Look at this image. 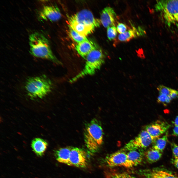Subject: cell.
I'll return each mask as SVG.
<instances>
[{"mask_svg": "<svg viewBox=\"0 0 178 178\" xmlns=\"http://www.w3.org/2000/svg\"><path fill=\"white\" fill-rule=\"evenodd\" d=\"M142 149H137L129 151L127 153L128 158L133 166L140 164L142 161L144 153Z\"/></svg>", "mask_w": 178, "mask_h": 178, "instance_id": "19", "label": "cell"}, {"mask_svg": "<svg viewBox=\"0 0 178 178\" xmlns=\"http://www.w3.org/2000/svg\"><path fill=\"white\" fill-rule=\"evenodd\" d=\"M146 178H178V177L168 171L154 169L144 172Z\"/></svg>", "mask_w": 178, "mask_h": 178, "instance_id": "16", "label": "cell"}, {"mask_svg": "<svg viewBox=\"0 0 178 178\" xmlns=\"http://www.w3.org/2000/svg\"><path fill=\"white\" fill-rule=\"evenodd\" d=\"M97 45L88 39L77 44L75 48L78 54L82 57L85 59L87 56Z\"/></svg>", "mask_w": 178, "mask_h": 178, "instance_id": "14", "label": "cell"}, {"mask_svg": "<svg viewBox=\"0 0 178 178\" xmlns=\"http://www.w3.org/2000/svg\"><path fill=\"white\" fill-rule=\"evenodd\" d=\"M174 162L175 165L178 169V158L174 159Z\"/></svg>", "mask_w": 178, "mask_h": 178, "instance_id": "32", "label": "cell"}, {"mask_svg": "<svg viewBox=\"0 0 178 178\" xmlns=\"http://www.w3.org/2000/svg\"><path fill=\"white\" fill-rule=\"evenodd\" d=\"M72 148L71 147H67L56 150L54 155L56 160L59 162L69 166V156Z\"/></svg>", "mask_w": 178, "mask_h": 178, "instance_id": "18", "label": "cell"}, {"mask_svg": "<svg viewBox=\"0 0 178 178\" xmlns=\"http://www.w3.org/2000/svg\"><path fill=\"white\" fill-rule=\"evenodd\" d=\"M155 7L168 26L178 22V0H157Z\"/></svg>", "mask_w": 178, "mask_h": 178, "instance_id": "5", "label": "cell"}, {"mask_svg": "<svg viewBox=\"0 0 178 178\" xmlns=\"http://www.w3.org/2000/svg\"><path fill=\"white\" fill-rule=\"evenodd\" d=\"M171 146L174 159L178 158V145L172 142L171 144Z\"/></svg>", "mask_w": 178, "mask_h": 178, "instance_id": "26", "label": "cell"}, {"mask_svg": "<svg viewBox=\"0 0 178 178\" xmlns=\"http://www.w3.org/2000/svg\"><path fill=\"white\" fill-rule=\"evenodd\" d=\"M171 89V88L162 85H159L157 88L159 94H164L167 96L170 95Z\"/></svg>", "mask_w": 178, "mask_h": 178, "instance_id": "25", "label": "cell"}, {"mask_svg": "<svg viewBox=\"0 0 178 178\" xmlns=\"http://www.w3.org/2000/svg\"><path fill=\"white\" fill-rule=\"evenodd\" d=\"M116 14L112 8L107 7L102 11L100 14V21L105 28L114 26Z\"/></svg>", "mask_w": 178, "mask_h": 178, "instance_id": "12", "label": "cell"}, {"mask_svg": "<svg viewBox=\"0 0 178 178\" xmlns=\"http://www.w3.org/2000/svg\"><path fill=\"white\" fill-rule=\"evenodd\" d=\"M154 139L145 130H143L134 138L130 141L125 147V151H130L145 149L152 143Z\"/></svg>", "mask_w": 178, "mask_h": 178, "instance_id": "6", "label": "cell"}, {"mask_svg": "<svg viewBox=\"0 0 178 178\" xmlns=\"http://www.w3.org/2000/svg\"><path fill=\"white\" fill-rule=\"evenodd\" d=\"M70 165L84 168L87 166L88 159L86 152L83 149L78 147H72L69 158Z\"/></svg>", "mask_w": 178, "mask_h": 178, "instance_id": "9", "label": "cell"}, {"mask_svg": "<svg viewBox=\"0 0 178 178\" xmlns=\"http://www.w3.org/2000/svg\"><path fill=\"white\" fill-rule=\"evenodd\" d=\"M40 15L44 19L53 22L59 20L62 16L59 8L55 5L44 6L40 12Z\"/></svg>", "mask_w": 178, "mask_h": 178, "instance_id": "11", "label": "cell"}, {"mask_svg": "<svg viewBox=\"0 0 178 178\" xmlns=\"http://www.w3.org/2000/svg\"><path fill=\"white\" fill-rule=\"evenodd\" d=\"M170 127V125L166 122L157 120L147 126L145 130L154 139L166 133Z\"/></svg>", "mask_w": 178, "mask_h": 178, "instance_id": "10", "label": "cell"}, {"mask_svg": "<svg viewBox=\"0 0 178 178\" xmlns=\"http://www.w3.org/2000/svg\"><path fill=\"white\" fill-rule=\"evenodd\" d=\"M172 135L175 136H178V126H175L173 129Z\"/></svg>", "mask_w": 178, "mask_h": 178, "instance_id": "30", "label": "cell"}, {"mask_svg": "<svg viewBox=\"0 0 178 178\" xmlns=\"http://www.w3.org/2000/svg\"><path fill=\"white\" fill-rule=\"evenodd\" d=\"M69 34L71 38L77 44L82 42L88 39L86 37L80 35L70 28H69Z\"/></svg>", "mask_w": 178, "mask_h": 178, "instance_id": "22", "label": "cell"}, {"mask_svg": "<svg viewBox=\"0 0 178 178\" xmlns=\"http://www.w3.org/2000/svg\"><path fill=\"white\" fill-rule=\"evenodd\" d=\"M105 58L102 50L97 45L86 57L85 64L83 69L70 79L69 82L72 83L86 76L94 75L104 63Z\"/></svg>", "mask_w": 178, "mask_h": 178, "instance_id": "4", "label": "cell"}, {"mask_svg": "<svg viewBox=\"0 0 178 178\" xmlns=\"http://www.w3.org/2000/svg\"><path fill=\"white\" fill-rule=\"evenodd\" d=\"M106 178H135L125 173L114 172H109L106 174Z\"/></svg>", "mask_w": 178, "mask_h": 178, "instance_id": "23", "label": "cell"}, {"mask_svg": "<svg viewBox=\"0 0 178 178\" xmlns=\"http://www.w3.org/2000/svg\"><path fill=\"white\" fill-rule=\"evenodd\" d=\"M162 152L152 147L144 153V156L147 160L150 163L156 162L160 159Z\"/></svg>", "mask_w": 178, "mask_h": 178, "instance_id": "20", "label": "cell"}, {"mask_svg": "<svg viewBox=\"0 0 178 178\" xmlns=\"http://www.w3.org/2000/svg\"><path fill=\"white\" fill-rule=\"evenodd\" d=\"M48 145L47 142L44 140L37 138L32 140L31 147L33 151L37 156H41L44 155Z\"/></svg>", "mask_w": 178, "mask_h": 178, "instance_id": "17", "label": "cell"}, {"mask_svg": "<svg viewBox=\"0 0 178 178\" xmlns=\"http://www.w3.org/2000/svg\"><path fill=\"white\" fill-rule=\"evenodd\" d=\"M117 30L115 26L109 27L107 28V34L108 39L111 41L114 39L117 35Z\"/></svg>", "mask_w": 178, "mask_h": 178, "instance_id": "24", "label": "cell"}, {"mask_svg": "<svg viewBox=\"0 0 178 178\" xmlns=\"http://www.w3.org/2000/svg\"><path fill=\"white\" fill-rule=\"evenodd\" d=\"M169 96L172 100L178 98V91L171 89Z\"/></svg>", "mask_w": 178, "mask_h": 178, "instance_id": "29", "label": "cell"}, {"mask_svg": "<svg viewBox=\"0 0 178 178\" xmlns=\"http://www.w3.org/2000/svg\"><path fill=\"white\" fill-rule=\"evenodd\" d=\"M118 32L120 34H122L126 31L127 27L124 24L119 23L117 25L116 28Z\"/></svg>", "mask_w": 178, "mask_h": 178, "instance_id": "27", "label": "cell"}, {"mask_svg": "<svg viewBox=\"0 0 178 178\" xmlns=\"http://www.w3.org/2000/svg\"><path fill=\"white\" fill-rule=\"evenodd\" d=\"M173 123L175 126H178V115L177 116L174 121H173Z\"/></svg>", "mask_w": 178, "mask_h": 178, "instance_id": "31", "label": "cell"}, {"mask_svg": "<svg viewBox=\"0 0 178 178\" xmlns=\"http://www.w3.org/2000/svg\"><path fill=\"white\" fill-rule=\"evenodd\" d=\"M52 87L51 80L44 75L29 78L25 86L27 94L32 99L45 97L51 91Z\"/></svg>", "mask_w": 178, "mask_h": 178, "instance_id": "3", "label": "cell"}, {"mask_svg": "<svg viewBox=\"0 0 178 178\" xmlns=\"http://www.w3.org/2000/svg\"><path fill=\"white\" fill-rule=\"evenodd\" d=\"M68 24L70 28L80 35L86 36L92 32L95 28L90 26L78 23L69 18Z\"/></svg>", "mask_w": 178, "mask_h": 178, "instance_id": "13", "label": "cell"}, {"mask_svg": "<svg viewBox=\"0 0 178 178\" xmlns=\"http://www.w3.org/2000/svg\"><path fill=\"white\" fill-rule=\"evenodd\" d=\"M30 52L34 56L50 60L58 64H62L53 54L48 40L42 34L35 32L29 38Z\"/></svg>", "mask_w": 178, "mask_h": 178, "instance_id": "1", "label": "cell"}, {"mask_svg": "<svg viewBox=\"0 0 178 178\" xmlns=\"http://www.w3.org/2000/svg\"><path fill=\"white\" fill-rule=\"evenodd\" d=\"M85 145L91 153L96 152L103 141V132L100 123L93 119L86 125L84 133Z\"/></svg>", "mask_w": 178, "mask_h": 178, "instance_id": "2", "label": "cell"}, {"mask_svg": "<svg viewBox=\"0 0 178 178\" xmlns=\"http://www.w3.org/2000/svg\"><path fill=\"white\" fill-rule=\"evenodd\" d=\"M69 18L78 23L94 28L99 27L101 23L100 20L95 18L91 12L86 9L80 11Z\"/></svg>", "mask_w": 178, "mask_h": 178, "instance_id": "8", "label": "cell"}, {"mask_svg": "<svg viewBox=\"0 0 178 178\" xmlns=\"http://www.w3.org/2000/svg\"><path fill=\"white\" fill-rule=\"evenodd\" d=\"M145 33V31L140 27L137 29L133 27L125 33L119 35L118 39L121 42H128L133 39L140 36H142Z\"/></svg>", "mask_w": 178, "mask_h": 178, "instance_id": "15", "label": "cell"}, {"mask_svg": "<svg viewBox=\"0 0 178 178\" xmlns=\"http://www.w3.org/2000/svg\"><path fill=\"white\" fill-rule=\"evenodd\" d=\"M105 160L107 164L111 167L122 166L131 168L134 166L132 163L129 160L127 153L123 149L107 156Z\"/></svg>", "mask_w": 178, "mask_h": 178, "instance_id": "7", "label": "cell"}, {"mask_svg": "<svg viewBox=\"0 0 178 178\" xmlns=\"http://www.w3.org/2000/svg\"><path fill=\"white\" fill-rule=\"evenodd\" d=\"M168 140V132L162 137L154 139L152 147L162 152L166 146Z\"/></svg>", "mask_w": 178, "mask_h": 178, "instance_id": "21", "label": "cell"}, {"mask_svg": "<svg viewBox=\"0 0 178 178\" xmlns=\"http://www.w3.org/2000/svg\"><path fill=\"white\" fill-rule=\"evenodd\" d=\"M167 96L164 94H159L157 98V102L159 103L163 104L164 105H166Z\"/></svg>", "mask_w": 178, "mask_h": 178, "instance_id": "28", "label": "cell"}]
</instances>
